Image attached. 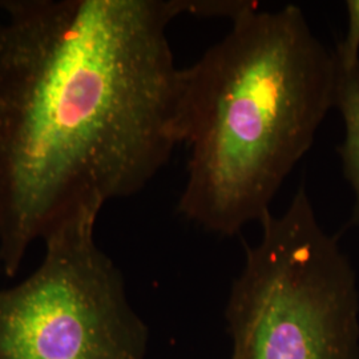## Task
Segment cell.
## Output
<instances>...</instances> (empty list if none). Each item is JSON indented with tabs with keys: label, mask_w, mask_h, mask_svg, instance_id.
I'll use <instances>...</instances> for the list:
<instances>
[{
	"label": "cell",
	"mask_w": 359,
	"mask_h": 359,
	"mask_svg": "<svg viewBox=\"0 0 359 359\" xmlns=\"http://www.w3.org/2000/svg\"><path fill=\"white\" fill-rule=\"evenodd\" d=\"M335 108L345 132L339 145L342 170L354 194L351 222L359 224V62L346 69L338 65Z\"/></svg>",
	"instance_id": "5"
},
{
	"label": "cell",
	"mask_w": 359,
	"mask_h": 359,
	"mask_svg": "<svg viewBox=\"0 0 359 359\" xmlns=\"http://www.w3.org/2000/svg\"><path fill=\"white\" fill-rule=\"evenodd\" d=\"M83 208L44 238L34 273L0 290V359H145L148 330Z\"/></svg>",
	"instance_id": "4"
},
{
	"label": "cell",
	"mask_w": 359,
	"mask_h": 359,
	"mask_svg": "<svg viewBox=\"0 0 359 359\" xmlns=\"http://www.w3.org/2000/svg\"><path fill=\"white\" fill-rule=\"evenodd\" d=\"M228 34L182 68L180 145L188 149L177 210L234 236L269 215L283 181L335 108L338 62L304 11L252 1Z\"/></svg>",
	"instance_id": "2"
},
{
	"label": "cell",
	"mask_w": 359,
	"mask_h": 359,
	"mask_svg": "<svg viewBox=\"0 0 359 359\" xmlns=\"http://www.w3.org/2000/svg\"><path fill=\"white\" fill-rule=\"evenodd\" d=\"M347 31L338 44L335 57L339 68H350L359 62V0H347Z\"/></svg>",
	"instance_id": "6"
},
{
	"label": "cell",
	"mask_w": 359,
	"mask_h": 359,
	"mask_svg": "<svg viewBox=\"0 0 359 359\" xmlns=\"http://www.w3.org/2000/svg\"><path fill=\"white\" fill-rule=\"evenodd\" d=\"M217 1L0 0V265L83 208L139 192L179 140L168 29Z\"/></svg>",
	"instance_id": "1"
},
{
	"label": "cell",
	"mask_w": 359,
	"mask_h": 359,
	"mask_svg": "<svg viewBox=\"0 0 359 359\" xmlns=\"http://www.w3.org/2000/svg\"><path fill=\"white\" fill-rule=\"evenodd\" d=\"M226 306L231 359H348L354 281L304 185L259 222Z\"/></svg>",
	"instance_id": "3"
}]
</instances>
